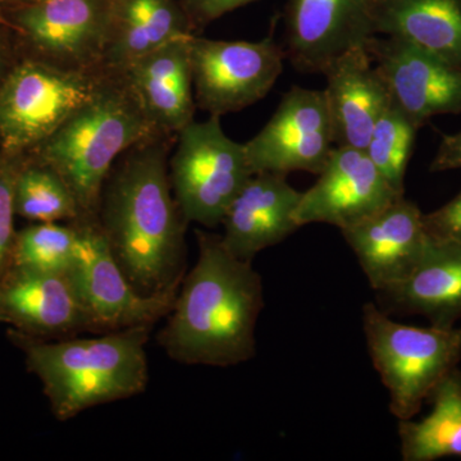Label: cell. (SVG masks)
Returning <instances> with one entry per match:
<instances>
[{
    "instance_id": "6da1fadb",
    "label": "cell",
    "mask_w": 461,
    "mask_h": 461,
    "mask_svg": "<svg viewBox=\"0 0 461 461\" xmlns=\"http://www.w3.org/2000/svg\"><path fill=\"white\" fill-rule=\"evenodd\" d=\"M171 135L127 150L100 200L98 224L123 275L142 295L178 290L185 277L187 223L169 182Z\"/></svg>"
},
{
    "instance_id": "7a4b0ae2",
    "label": "cell",
    "mask_w": 461,
    "mask_h": 461,
    "mask_svg": "<svg viewBox=\"0 0 461 461\" xmlns=\"http://www.w3.org/2000/svg\"><path fill=\"white\" fill-rule=\"evenodd\" d=\"M199 257L185 276L158 342L186 366H239L257 354L263 282L253 262L239 259L221 235L196 230Z\"/></svg>"
},
{
    "instance_id": "3957f363",
    "label": "cell",
    "mask_w": 461,
    "mask_h": 461,
    "mask_svg": "<svg viewBox=\"0 0 461 461\" xmlns=\"http://www.w3.org/2000/svg\"><path fill=\"white\" fill-rule=\"evenodd\" d=\"M151 327L112 330L99 338L48 341L12 330L29 372L41 379L58 420H74L104 403L147 390V342Z\"/></svg>"
},
{
    "instance_id": "277c9868",
    "label": "cell",
    "mask_w": 461,
    "mask_h": 461,
    "mask_svg": "<svg viewBox=\"0 0 461 461\" xmlns=\"http://www.w3.org/2000/svg\"><path fill=\"white\" fill-rule=\"evenodd\" d=\"M158 131L123 75H109L84 107L27 154L50 166L74 194L81 221H98L100 200L118 159Z\"/></svg>"
},
{
    "instance_id": "5b68a950",
    "label": "cell",
    "mask_w": 461,
    "mask_h": 461,
    "mask_svg": "<svg viewBox=\"0 0 461 461\" xmlns=\"http://www.w3.org/2000/svg\"><path fill=\"white\" fill-rule=\"evenodd\" d=\"M108 74L17 58L0 83V154L23 158L95 96Z\"/></svg>"
},
{
    "instance_id": "8992f818",
    "label": "cell",
    "mask_w": 461,
    "mask_h": 461,
    "mask_svg": "<svg viewBox=\"0 0 461 461\" xmlns=\"http://www.w3.org/2000/svg\"><path fill=\"white\" fill-rule=\"evenodd\" d=\"M363 327L375 371L390 396V411L412 420L437 384L461 360V327L406 326L373 303L363 306Z\"/></svg>"
},
{
    "instance_id": "52a82bcc",
    "label": "cell",
    "mask_w": 461,
    "mask_h": 461,
    "mask_svg": "<svg viewBox=\"0 0 461 461\" xmlns=\"http://www.w3.org/2000/svg\"><path fill=\"white\" fill-rule=\"evenodd\" d=\"M168 176L185 221L213 229L222 223L230 203L253 172L244 144L229 138L221 117L211 115L176 133Z\"/></svg>"
},
{
    "instance_id": "ba28073f",
    "label": "cell",
    "mask_w": 461,
    "mask_h": 461,
    "mask_svg": "<svg viewBox=\"0 0 461 461\" xmlns=\"http://www.w3.org/2000/svg\"><path fill=\"white\" fill-rule=\"evenodd\" d=\"M75 257L67 277L93 330L151 327L171 311L178 290L142 295L114 259L98 221H78Z\"/></svg>"
},
{
    "instance_id": "9c48e42d",
    "label": "cell",
    "mask_w": 461,
    "mask_h": 461,
    "mask_svg": "<svg viewBox=\"0 0 461 461\" xmlns=\"http://www.w3.org/2000/svg\"><path fill=\"white\" fill-rule=\"evenodd\" d=\"M191 77L196 107L222 117L268 95L284 71V47L273 38L260 41L189 39Z\"/></svg>"
},
{
    "instance_id": "30bf717a",
    "label": "cell",
    "mask_w": 461,
    "mask_h": 461,
    "mask_svg": "<svg viewBox=\"0 0 461 461\" xmlns=\"http://www.w3.org/2000/svg\"><path fill=\"white\" fill-rule=\"evenodd\" d=\"M115 0H39L7 9L30 56L84 71H103Z\"/></svg>"
},
{
    "instance_id": "8fae6325",
    "label": "cell",
    "mask_w": 461,
    "mask_h": 461,
    "mask_svg": "<svg viewBox=\"0 0 461 461\" xmlns=\"http://www.w3.org/2000/svg\"><path fill=\"white\" fill-rule=\"evenodd\" d=\"M333 145V130L323 90L293 86L282 96L271 120L244 144L249 167L256 173L323 169Z\"/></svg>"
},
{
    "instance_id": "7c38bea8",
    "label": "cell",
    "mask_w": 461,
    "mask_h": 461,
    "mask_svg": "<svg viewBox=\"0 0 461 461\" xmlns=\"http://www.w3.org/2000/svg\"><path fill=\"white\" fill-rule=\"evenodd\" d=\"M294 213L297 226L327 223L350 229L402 196L362 149L335 147Z\"/></svg>"
},
{
    "instance_id": "4fadbf2b",
    "label": "cell",
    "mask_w": 461,
    "mask_h": 461,
    "mask_svg": "<svg viewBox=\"0 0 461 461\" xmlns=\"http://www.w3.org/2000/svg\"><path fill=\"white\" fill-rule=\"evenodd\" d=\"M366 48L391 102L420 129L437 115L461 113V69L390 36H372Z\"/></svg>"
},
{
    "instance_id": "5bb4252c",
    "label": "cell",
    "mask_w": 461,
    "mask_h": 461,
    "mask_svg": "<svg viewBox=\"0 0 461 461\" xmlns=\"http://www.w3.org/2000/svg\"><path fill=\"white\" fill-rule=\"evenodd\" d=\"M373 0H287L285 56L297 71L321 74L336 58L375 36Z\"/></svg>"
},
{
    "instance_id": "9a60e30c",
    "label": "cell",
    "mask_w": 461,
    "mask_h": 461,
    "mask_svg": "<svg viewBox=\"0 0 461 461\" xmlns=\"http://www.w3.org/2000/svg\"><path fill=\"white\" fill-rule=\"evenodd\" d=\"M423 215L420 206L402 195L341 230L375 293L405 280L420 262L430 241Z\"/></svg>"
},
{
    "instance_id": "2e32d148",
    "label": "cell",
    "mask_w": 461,
    "mask_h": 461,
    "mask_svg": "<svg viewBox=\"0 0 461 461\" xmlns=\"http://www.w3.org/2000/svg\"><path fill=\"white\" fill-rule=\"evenodd\" d=\"M287 176L256 173L232 200L222 220L224 247L236 258L253 262L266 249L280 244L300 227L294 220L302 193Z\"/></svg>"
},
{
    "instance_id": "e0dca14e",
    "label": "cell",
    "mask_w": 461,
    "mask_h": 461,
    "mask_svg": "<svg viewBox=\"0 0 461 461\" xmlns=\"http://www.w3.org/2000/svg\"><path fill=\"white\" fill-rule=\"evenodd\" d=\"M323 94L336 147L366 150L373 127L391 103L384 78L366 47L336 58L323 69Z\"/></svg>"
},
{
    "instance_id": "ac0fdd59",
    "label": "cell",
    "mask_w": 461,
    "mask_h": 461,
    "mask_svg": "<svg viewBox=\"0 0 461 461\" xmlns=\"http://www.w3.org/2000/svg\"><path fill=\"white\" fill-rule=\"evenodd\" d=\"M0 314L14 330L48 339L89 330L67 275L11 267L0 278Z\"/></svg>"
},
{
    "instance_id": "d6986e66",
    "label": "cell",
    "mask_w": 461,
    "mask_h": 461,
    "mask_svg": "<svg viewBox=\"0 0 461 461\" xmlns=\"http://www.w3.org/2000/svg\"><path fill=\"white\" fill-rule=\"evenodd\" d=\"M377 296L387 314L423 315L432 326L455 327L461 320V244L430 239L411 275Z\"/></svg>"
},
{
    "instance_id": "ffe728a7",
    "label": "cell",
    "mask_w": 461,
    "mask_h": 461,
    "mask_svg": "<svg viewBox=\"0 0 461 461\" xmlns=\"http://www.w3.org/2000/svg\"><path fill=\"white\" fill-rule=\"evenodd\" d=\"M190 36L163 45L123 74L149 120L166 135L176 136L195 121Z\"/></svg>"
},
{
    "instance_id": "44dd1931",
    "label": "cell",
    "mask_w": 461,
    "mask_h": 461,
    "mask_svg": "<svg viewBox=\"0 0 461 461\" xmlns=\"http://www.w3.org/2000/svg\"><path fill=\"white\" fill-rule=\"evenodd\" d=\"M193 33L195 30L180 0H115L102 69L123 75L163 45Z\"/></svg>"
},
{
    "instance_id": "7402d4cb",
    "label": "cell",
    "mask_w": 461,
    "mask_h": 461,
    "mask_svg": "<svg viewBox=\"0 0 461 461\" xmlns=\"http://www.w3.org/2000/svg\"><path fill=\"white\" fill-rule=\"evenodd\" d=\"M372 25L461 69V0H373Z\"/></svg>"
},
{
    "instance_id": "603a6c76",
    "label": "cell",
    "mask_w": 461,
    "mask_h": 461,
    "mask_svg": "<svg viewBox=\"0 0 461 461\" xmlns=\"http://www.w3.org/2000/svg\"><path fill=\"white\" fill-rule=\"evenodd\" d=\"M432 411L420 421L399 420L403 461L461 457V371L455 368L430 393Z\"/></svg>"
},
{
    "instance_id": "cb8c5ba5",
    "label": "cell",
    "mask_w": 461,
    "mask_h": 461,
    "mask_svg": "<svg viewBox=\"0 0 461 461\" xmlns=\"http://www.w3.org/2000/svg\"><path fill=\"white\" fill-rule=\"evenodd\" d=\"M14 205L18 217L33 223L81 221L80 208L63 178L32 157H23L18 167Z\"/></svg>"
},
{
    "instance_id": "d4e9b609",
    "label": "cell",
    "mask_w": 461,
    "mask_h": 461,
    "mask_svg": "<svg viewBox=\"0 0 461 461\" xmlns=\"http://www.w3.org/2000/svg\"><path fill=\"white\" fill-rule=\"evenodd\" d=\"M420 130L391 102L373 127L371 139L364 150L391 187L402 195H405L406 169Z\"/></svg>"
},
{
    "instance_id": "484cf974",
    "label": "cell",
    "mask_w": 461,
    "mask_h": 461,
    "mask_svg": "<svg viewBox=\"0 0 461 461\" xmlns=\"http://www.w3.org/2000/svg\"><path fill=\"white\" fill-rule=\"evenodd\" d=\"M77 239L76 222L33 223L16 233L11 267L67 275Z\"/></svg>"
},
{
    "instance_id": "4316f807",
    "label": "cell",
    "mask_w": 461,
    "mask_h": 461,
    "mask_svg": "<svg viewBox=\"0 0 461 461\" xmlns=\"http://www.w3.org/2000/svg\"><path fill=\"white\" fill-rule=\"evenodd\" d=\"M23 158H0V278L11 268L14 230V189L18 167Z\"/></svg>"
},
{
    "instance_id": "83f0119b",
    "label": "cell",
    "mask_w": 461,
    "mask_h": 461,
    "mask_svg": "<svg viewBox=\"0 0 461 461\" xmlns=\"http://www.w3.org/2000/svg\"><path fill=\"white\" fill-rule=\"evenodd\" d=\"M430 239L461 244V191L444 206L423 215Z\"/></svg>"
},
{
    "instance_id": "f1b7e54d",
    "label": "cell",
    "mask_w": 461,
    "mask_h": 461,
    "mask_svg": "<svg viewBox=\"0 0 461 461\" xmlns=\"http://www.w3.org/2000/svg\"><path fill=\"white\" fill-rule=\"evenodd\" d=\"M194 30H203L209 23L257 0H180Z\"/></svg>"
},
{
    "instance_id": "f546056e",
    "label": "cell",
    "mask_w": 461,
    "mask_h": 461,
    "mask_svg": "<svg viewBox=\"0 0 461 461\" xmlns=\"http://www.w3.org/2000/svg\"><path fill=\"white\" fill-rule=\"evenodd\" d=\"M429 169L430 172L461 169V131L442 136Z\"/></svg>"
},
{
    "instance_id": "4dcf8cb0",
    "label": "cell",
    "mask_w": 461,
    "mask_h": 461,
    "mask_svg": "<svg viewBox=\"0 0 461 461\" xmlns=\"http://www.w3.org/2000/svg\"><path fill=\"white\" fill-rule=\"evenodd\" d=\"M14 32L8 27L0 26V83L7 74L8 69L17 59L14 53V47L9 39V33Z\"/></svg>"
},
{
    "instance_id": "1f68e13d",
    "label": "cell",
    "mask_w": 461,
    "mask_h": 461,
    "mask_svg": "<svg viewBox=\"0 0 461 461\" xmlns=\"http://www.w3.org/2000/svg\"><path fill=\"white\" fill-rule=\"evenodd\" d=\"M39 0H0V8L7 9L23 7V5H32Z\"/></svg>"
},
{
    "instance_id": "d6a6232c",
    "label": "cell",
    "mask_w": 461,
    "mask_h": 461,
    "mask_svg": "<svg viewBox=\"0 0 461 461\" xmlns=\"http://www.w3.org/2000/svg\"><path fill=\"white\" fill-rule=\"evenodd\" d=\"M0 26L8 27V29H11L12 32H14V29H12V23H9L7 14H5V9L3 8H0Z\"/></svg>"
},
{
    "instance_id": "836d02e7",
    "label": "cell",
    "mask_w": 461,
    "mask_h": 461,
    "mask_svg": "<svg viewBox=\"0 0 461 461\" xmlns=\"http://www.w3.org/2000/svg\"><path fill=\"white\" fill-rule=\"evenodd\" d=\"M0 323H5V318H3L2 314H0Z\"/></svg>"
},
{
    "instance_id": "e575fe53",
    "label": "cell",
    "mask_w": 461,
    "mask_h": 461,
    "mask_svg": "<svg viewBox=\"0 0 461 461\" xmlns=\"http://www.w3.org/2000/svg\"><path fill=\"white\" fill-rule=\"evenodd\" d=\"M2 157H3L2 154H0V158H2Z\"/></svg>"
}]
</instances>
